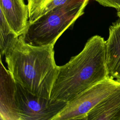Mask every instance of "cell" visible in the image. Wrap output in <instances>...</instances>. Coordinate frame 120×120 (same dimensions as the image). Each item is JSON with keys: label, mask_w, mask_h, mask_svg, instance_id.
<instances>
[{"label": "cell", "mask_w": 120, "mask_h": 120, "mask_svg": "<svg viewBox=\"0 0 120 120\" xmlns=\"http://www.w3.org/2000/svg\"><path fill=\"white\" fill-rule=\"evenodd\" d=\"M109 76L105 65V41L100 36H94L80 52L59 66L50 98L68 103Z\"/></svg>", "instance_id": "6da1fadb"}, {"label": "cell", "mask_w": 120, "mask_h": 120, "mask_svg": "<svg viewBox=\"0 0 120 120\" xmlns=\"http://www.w3.org/2000/svg\"><path fill=\"white\" fill-rule=\"evenodd\" d=\"M53 45L35 46L21 36L5 53L8 70L15 81L30 92L50 98L58 73Z\"/></svg>", "instance_id": "7a4b0ae2"}, {"label": "cell", "mask_w": 120, "mask_h": 120, "mask_svg": "<svg viewBox=\"0 0 120 120\" xmlns=\"http://www.w3.org/2000/svg\"><path fill=\"white\" fill-rule=\"evenodd\" d=\"M90 0H69L29 23L24 33L20 36L32 45H53L60 37L84 14Z\"/></svg>", "instance_id": "3957f363"}, {"label": "cell", "mask_w": 120, "mask_h": 120, "mask_svg": "<svg viewBox=\"0 0 120 120\" xmlns=\"http://www.w3.org/2000/svg\"><path fill=\"white\" fill-rule=\"evenodd\" d=\"M120 86V82L109 76L75 97L52 120H86L88 113Z\"/></svg>", "instance_id": "277c9868"}, {"label": "cell", "mask_w": 120, "mask_h": 120, "mask_svg": "<svg viewBox=\"0 0 120 120\" xmlns=\"http://www.w3.org/2000/svg\"><path fill=\"white\" fill-rule=\"evenodd\" d=\"M16 86L20 120H52L68 104L34 94L17 82Z\"/></svg>", "instance_id": "5b68a950"}, {"label": "cell", "mask_w": 120, "mask_h": 120, "mask_svg": "<svg viewBox=\"0 0 120 120\" xmlns=\"http://www.w3.org/2000/svg\"><path fill=\"white\" fill-rule=\"evenodd\" d=\"M0 119L20 120L16 101V82L0 60Z\"/></svg>", "instance_id": "8992f818"}, {"label": "cell", "mask_w": 120, "mask_h": 120, "mask_svg": "<svg viewBox=\"0 0 120 120\" xmlns=\"http://www.w3.org/2000/svg\"><path fill=\"white\" fill-rule=\"evenodd\" d=\"M0 11L18 36L24 33L29 23V10L24 0H0Z\"/></svg>", "instance_id": "52a82bcc"}, {"label": "cell", "mask_w": 120, "mask_h": 120, "mask_svg": "<svg viewBox=\"0 0 120 120\" xmlns=\"http://www.w3.org/2000/svg\"><path fill=\"white\" fill-rule=\"evenodd\" d=\"M105 41V65L110 77L120 82V19L109 27Z\"/></svg>", "instance_id": "ba28073f"}, {"label": "cell", "mask_w": 120, "mask_h": 120, "mask_svg": "<svg viewBox=\"0 0 120 120\" xmlns=\"http://www.w3.org/2000/svg\"><path fill=\"white\" fill-rule=\"evenodd\" d=\"M86 120H120V86L94 107Z\"/></svg>", "instance_id": "9c48e42d"}, {"label": "cell", "mask_w": 120, "mask_h": 120, "mask_svg": "<svg viewBox=\"0 0 120 120\" xmlns=\"http://www.w3.org/2000/svg\"><path fill=\"white\" fill-rule=\"evenodd\" d=\"M29 10V23H32L53 8L69 0H27Z\"/></svg>", "instance_id": "30bf717a"}, {"label": "cell", "mask_w": 120, "mask_h": 120, "mask_svg": "<svg viewBox=\"0 0 120 120\" xmlns=\"http://www.w3.org/2000/svg\"><path fill=\"white\" fill-rule=\"evenodd\" d=\"M18 36L9 25L3 14L0 11V55H5L19 38Z\"/></svg>", "instance_id": "8fae6325"}, {"label": "cell", "mask_w": 120, "mask_h": 120, "mask_svg": "<svg viewBox=\"0 0 120 120\" xmlns=\"http://www.w3.org/2000/svg\"><path fill=\"white\" fill-rule=\"evenodd\" d=\"M104 7L120 9V0H94Z\"/></svg>", "instance_id": "7c38bea8"}, {"label": "cell", "mask_w": 120, "mask_h": 120, "mask_svg": "<svg viewBox=\"0 0 120 120\" xmlns=\"http://www.w3.org/2000/svg\"><path fill=\"white\" fill-rule=\"evenodd\" d=\"M117 15V16H118L119 17V18L120 19V9L118 11Z\"/></svg>", "instance_id": "4fadbf2b"}]
</instances>
